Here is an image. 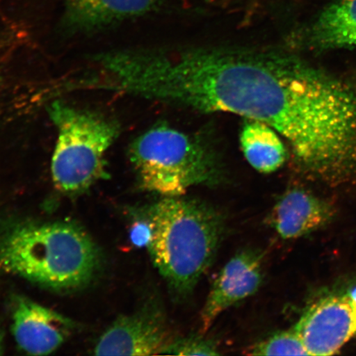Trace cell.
Segmentation results:
<instances>
[{"label": "cell", "instance_id": "6da1fadb", "mask_svg": "<svg viewBox=\"0 0 356 356\" xmlns=\"http://www.w3.org/2000/svg\"><path fill=\"white\" fill-rule=\"evenodd\" d=\"M122 90L171 105L268 124L319 173L356 158V97L296 56L274 49L185 47L119 53Z\"/></svg>", "mask_w": 356, "mask_h": 356}, {"label": "cell", "instance_id": "7a4b0ae2", "mask_svg": "<svg viewBox=\"0 0 356 356\" xmlns=\"http://www.w3.org/2000/svg\"><path fill=\"white\" fill-rule=\"evenodd\" d=\"M148 248L173 297H189L212 264L225 231L221 213L197 200L166 197L147 211Z\"/></svg>", "mask_w": 356, "mask_h": 356}, {"label": "cell", "instance_id": "3957f363", "mask_svg": "<svg viewBox=\"0 0 356 356\" xmlns=\"http://www.w3.org/2000/svg\"><path fill=\"white\" fill-rule=\"evenodd\" d=\"M99 249L68 222L22 221L0 232V270L54 289L84 286L99 269Z\"/></svg>", "mask_w": 356, "mask_h": 356}, {"label": "cell", "instance_id": "277c9868", "mask_svg": "<svg viewBox=\"0 0 356 356\" xmlns=\"http://www.w3.org/2000/svg\"><path fill=\"white\" fill-rule=\"evenodd\" d=\"M131 160L146 191L164 197H181L195 186L216 185L222 165L207 142L175 128L160 124L137 138Z\"/></svg>", "mask_w": 356, "mask_h": 356}, {"label": "cell", "instance_id": "5b68a950", "mask_svg": "<svg viewBox=\"0 0 356 356\" xmlns=\"http://www.w3.org/2000/svg\"><path fill=\"white\" fill-rule=\"evenodd\" d=\"M58 137L51 162L58 190L79 193L106 177L105 156L120 129L113 120L55 102L48 108Z\"/></svg>", "mask_w": 356, "mask_h": 356}, {"label": "cell", "instance_id": "8992f818", "mask_svg": "<svg viewBox=\"0 0 356 356\" xmlns=\"http://www.w3.org/2000/svg\"><path fill=\"white\" fill-rule=\"evenodd\" d=\"M309 355H332L356 335V287L319 298L293 326Z\"/></svg>", "mask_w": 356, "mask_h": 356}, {"label": "cell", "instance_id": "52a82bcc", "mask_svg": "<svg viewBox=\"0 0 356 356\" xmlns=\"http://www.w3.org/2000/svg\"><path fill=\"white\" fill-rule=\"evenodd\" d=\"M264 277V253L253 248L236 253L212 284L200 314V332L206 333L222 312L254 295Z\"/></svg>", "mask_w": 356, "mask_h": 356}, {"label": "cell", "instance_id": "ba28073f", "mask_svg": "<svg viewBox=\"0 0 356 356\" xmlns=\"http://www.w3.org/2000/svg\"><path fill=\"white\" fill-rule=\"evenodd\" d=\"M167 343L165 317L157 305L149 304L111 325L97 342L95 355H158Z\"/></svg>", "mask_w": 356, "mask_h": 356}, {"label": "cell", "instance_id": "9c48e42d", "mask_svg": "<svg viewBox=\"0 0 356 356\" xmlns=\"http://www.w3.org/2000/svg\"><path fill=\"white\" fill-rule=\"evenodd\" d=\"M13 320L17 343L29 355L52 353L73 330V323L69 318L22 297L15 302Z\"/></svg>", "mask_w": 356, "mask_h": 356}, {"label": "cell", "instance_id": "30bf717a", "mask_svg": "<svg viewBox=\"0 0 356 356\" xmlns=\"http://www.w3.org/2000/svg\"><path fill=\"white\" fill-rule=\"evenodd\" d=\"M332 204L310 191L293 188L280 197L268 224L283 239H296L323 228L335 216Z\"/></svg>", "mask_w": 356, "mask_h": 356}, {"label": "cell", "instance_id": "8fae6325", "mask_svg": "<svg viewBox=\"0 0 356 356\" xmlns=\"http://www.w3.org/2000/svg\"><path fill=\"white\" fill-rule=\"evenodd\" d=\"M159 0H67L69 19L84 29L99 28L149 12Z\"/></svg>", "mask_w": 356, "mask_h": 356}, {"label": "cell", "instance_id": "7c38bea8", "mask_svg": "<svg viewBox=\"0 0 356 356\" xmlns=\"http://www.w3.org/2000/svg\"><path fill=\"white\" fill-rule=\"evenodd\" d=\"M310 42L321 49L356 48V0H336L310 29Z\"/></svg>", "mask_w": 356, "mask_h": 356}, {"label": "cell", "instance_id": "4fadbf2b", "mask_svg": "<svg viewBox=\"0 0 356 356\" xmlns=\"http://www.w3.org/2000/svg\"><path fill=\"white\" fill-rule=\"evenodd\" d=\"M278 134L264 122L254 120L245 122L240 143L245 158L257 171L273 172L286 162V147Z\"/></svg>", "mask_w": 356, "mask_h": 356}, {"label": "cell", "instance_id": "5bb4252c", "mask_svg": "<svg viewBox=\"0 0 356 356\" xmlns=\"http://www.w3.org/2000/svg\"><path fill=\"white\" fill-rule=\"evenodd\" d=\"M252 355H309L296 329L275 332L253 346Z\"/></svg>", "mask_w": 356, "mask_h": 356}, {"label": "cell", "instance_id": "9a60e30c", "mask_svg": "<svg viewBox=\"0 0 356 356\" xmlns=\"http://www.w3.org/2000/svg\"><path fill=\"white\" fill-rule=\"evenodd\" d=\"M160 354L172 355H218L219 349L215 341L199 336L177 338L163 347Z\"/></svg>", "mask_w": 356, "mask_h": 356}, {"label": "cell", "instance_id": "2e32d148", "mask_svg": "<svg viewBox=\"0 0 356 356\" xmlns=\"http://www.w3.org/2000/svg\"><path fill=\"white\" fill-rule=\"evenodd\" d=\"M3 333L0 329V355L3 354Z\"/></svg>", "mask_w": 356, "mask_h": 356}]
</instances>
